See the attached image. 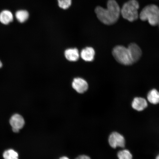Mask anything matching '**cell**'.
<instances>
[{
    "mask_svg": "<svg viewBox=\"0 0 159 159\" xmlns=\"http://www.w3.org/2000/svg\"><path fill=\"white\" fill-rule=\"evenodd\" d=\"M148 100L151 104H157L159 103V92L156 89H153L149 91L148 96Z\"/></svg>",
    "mask_w": 159,
    "mask_h": 159,
    "instance_id": "cell-13",
    "label": "cell"
},
{
    "mask_svg": "<svg viewBox=\"0 0 159 159\" xmlns=\"http://www.w3.org/2000/svg\"><path fill=\"white\" fill-rule=\"evenodd\" d=\"M112 53L115 59L121 64L130 65L134 63L128 48L117 45L113 48Z\"/></svg>",
    "mask_w": 159,
    "mask_h": 159,
    "instance_id": "cell-4",
    "label": "cell"
},
{
    "mask_svg": "<svg viewBox=\"0 0 159 159\" xmlns=\"http://www.w3.org/2000/svg\"><path fill=\"white\" fill-rule=\"evenodd\" d=\"M140 19L143 21H148L151 25L156 26L159 23V7L152 4L145 7L139 15Z\"/></svg>",
    "mask_w": 159,
    "mask_h": 159,
    "instance_id": "cell-2",
    "label": "cell"
},
{
    "mask_svg": "<svg viewBox=\"0 0 159 159\" xmlns=\"http://www.w3.org/2000/svg\"><path fill=\"white\" fill-rule=\"evenodd\" d=\"M2 66V63L1 61H0V68Z\"/></svg>",
    "mask_w": 159,
    "mask_h": 159,
    "instance_id": "cell-21",
    "label": "cell"
},
{
    "mask_svg": "<svg viewBox=\"0 0 159 159\" xmlns=\"http://www.w3.org/2000/svg\"><path fill=\"white\" fill-rule=\"evenodd\" d=\"M65 55L66 58L71 61H76L79 57L78 50L75 48L67 49L65 51Z\"/></svg>",
    "mask_w": 159,
    "mask_h": 159,
    "instance_id": "cell-12",
    "label": "cell"
},
{
    "mask_svg": "<svg viewBox=\"0 0 159 159\" xmlns=\"http://www.w3.org/2000/svg\"><path fill=\"white\" fill-rule=\"evenodd\" d=\"M128 48L133 63L137 62L142 55V51L140 47L136 43H132L129 45Z\"/></svg>",
    "mask_w": 159,
    "mask_h": 159,
    "instance_id": "cell-7",
    "label": "cell"
},
{
    "mask_svg": "<svg viewBox=\"0 0 159 159\" xmlns=\"http://www.w3.org/2000/svg\"><path fill=\"white\" fill-rule=\"evenodd\" d=\"M139 4L137 0H129L120 9V14L125 19L130 22L136 20L139 18Z\"/></svg>",
    "mask_w": 159,
    "mask_h": 159,
    "instance_id": "cell-3",
    "label": "cell"
},
{
    "mask_svg": "<svg viewBox=\"0 0 159 159\" xmlns=\"http://www.w3.org/2000/svg\"><path fill=\"white\" fill-rule=\"evenodd\" d=\"M109 146L113 149L125 148L126 140L124 135L120 133L115 131L109 134L108 138Z\"/></svg>",
    "mask_w": 159,
    "mask_h": 159,
    "instance_id": "cell-5",
    "label": "cell"
},
{
    "mask_svg": "<svg viewBox=\"0 0 159 159\" xmlns=\"http://www.w3.org/2000/svg\"><path fill=\"white\" fill-rule=\"evenodd\" d=\"M4 159H19V155L15 151L10 149L6 151L3 154Z\"/></svg>",
    "mask_w": 159,
    "mask_h": 159,
    "instance_id": "cell-16",
    "label": "cell"
},
{
    "mask_svg": "<svg viewBox=\"0 0 159 159\" xmlns=\"http://www.w3.org/2000/svg\"><path fill=\"white\" fill-rule=\"evenodd\" d=\"M155 159H159V153L157 155Z\"/></svg>",
    "mask_w": 159,
    "mask_h": 159,
    "instance_id": "cell-20",
    "label": "cell"
},
{
    "mask_svg": "<svg viewBox=\"0 0 159 159\" xmlns=\"http://www.w3.org/2000/svg\"><path fill=\"white\" fill-rule=\"evenodd\" d=\"M15 16L17 21L20 23H25L29 19V14L25 10H20L16 11Z\"/></svg>",
    "mask_w": 159,
    "mask_h": 159,
    "instance_id": "cell-15",
    "label": "cell"
},
{
    "mask_svg": "<svg viewBox=\"0 0 159 159\" xmlns=\"http://www.w3.org/2000/svg\"><path fill=\"white\" fill-rule=\"evenodd\" d=\"M132 106L134 110L141 112L148 106V103L146 99L142 97H136L133 100Z\"/></svg>",
    "mask_w": 159,
    "mask_h": 159,
    "instance_id": "cell-9",
    "label": "cell"
},
{
    "mask_svg": "<svg viewBox=\"0 0 159 159\" xmlns=\"http://www.w3.org/2000/svg\"><path fill=\"white\" fill-rule=\"evenodd\" d=\"M59 159H70L68 157H67L66 156H63L61 157Z\"/></svg>",
    "mask_w": 159,
    "mask_h": 159,
    "instance_id": "cell-19",
    "label": "cell"
},
{
    "mask_svg": "<svg viewBox=\"0 0 159 159\" xmlns=\"http://www.w3.org/2000/svg\"><path fill=\"white\" fill-rule=\"evenodd\" d=\"M158 25H159V24H158Z\"/></svg>",
    "mask_w": 159,
    "mask_h": 159,
    "instance_id": "cell-22",
    "label": "cell"
},
{
    "mask_svg": "<svg viewBox=\"0 0 159 159\" xmlns=\"http://www.w3.org/2000/svg\"><path fill=\"white\" fill-rule=\"evenodd\" d=\"M13 16L11 11L5 10L0 13V22L3 25H7L13 21Z\"/></svg>",
    "mask_w": 159,
    "mask_h": 159,
    "instance_id": "cell-11",
    "label": "cell"
},
{
    "mask_svg": "<svg viewBox=\"0 0 159 159\" xmlns=\"http://www.w3.org/2000/svg\"><path fill=\"white\" fill-rule=\"evenodd\" d=\"M72 86L73 89L79 93H84L88 89V84L87 81L80 78L75 79L73 81Z\"/></svg>",
    "mask_w": 159,
    "mask_h": 159,
    "instance_id": "cell-8",
    "label": "cell"
},
{
    "mask_svg": "<svg viewBox=\"0 0 159 159\" xmlns=\"http://www.w3.org/2000/svg\"><path fill=\"white\" fill-rule=\"evenodd\" d=\"M10 124L12 127L13 132L18 133L24 126L25 121L21 115L15 114L11 117L10 120Z\"/></svg>",
    "mask_w": 159,
    "mask_h": 159,
    "instance_id": "cell-6",
    "label": "cell"
},
{
    "mask_svg": "<svg viewBox=\"0 0 159 159\" xmlns=\"http://www.w3.org/2000/svg\"><path fill=\"white\" fill-rule=\"evenodd\" d=\"M95 11L99 21L107 25L114 24L120 15V7L115 0H108L107 8L98 6L95 9Z\"/></svg>",
    "mask_w": 159,
    "mask_h": 159,
    "instance_id": "cell-1",
    "label": "cell"
},
{
    "mask_svg": "<svg viewBox=\"0 0 159 159\" xmlns=\"http://www.w3.org/2000/svg\"><path fill=\"white\" fill-rule=\"evenodd\" d=\"M95 55L94 49L91 47H87L83 49L80 54L81 58L87 61H92L94 59Z\"/></svg>",
    "mask_w": 159,
    "mask_h": 159,
    "instance_id": "cell-10",
    "label": "cell"
},
{
    "mask_svg": "<svg viewBox=\"0 0 159 159\" xmlns=\"http://www.w3.org/2000/svg\"><path fill=\"white\" fill-rule=\"evenodd\" d=\"M75 159H91L90 157L87 155H82L77 157Z\"/></svg>",
    "mask_w": 159,
    "mask_h": 159,
    "instance_id": "cell-18",
    "label": "cell"
},
{
    "mask_svg": "<svg viewBox=\"0 0 159 159\" xmlns=\"http://www.w3.org/2000/svg\"><path fill=\"white\" fill-rule=\"evenodd\" d=\"M59 7L63 9H66L70 7L71 0H57Z\"/></svg>",
    "mask_w": 159,
    "mask_h": 159,
    "instance_id": "cell-17",
    "label": "cell"
},
{
    "mask_svg": "<svg viewBox=\"0 0 159 159\" xmlns=\"http://www.w3.org/2000/svg\"><path fill=\"white\" fill-rule=\"evenodd\" d=\"M118 159H133V155L131 151L127 148H122L118 151L116 154Z\"/></svg>",
    "mask_w": 159,
    "mask_h": 159,
    "instance_id": "cell-14",
    "label": "cell"
}]
</instances>
